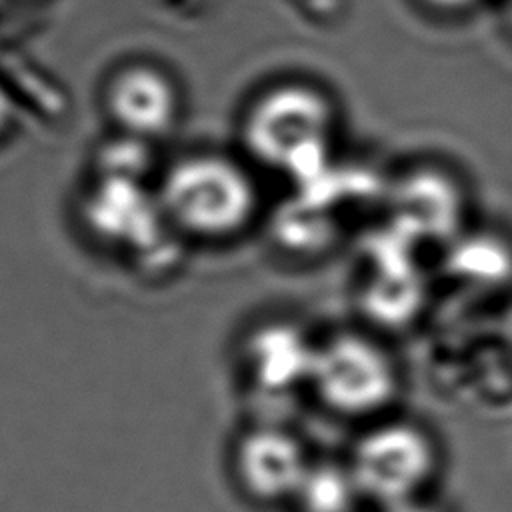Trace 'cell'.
Wrapping results in <instances>:
<instances>
[{"instance_id":"obj_1","label":"cell","mask_w":512,"mask_h":512,"mask_svg":"<svg viewBox=\"0 0 512 512\" xmlns=\"http://www.w3.org/2000/svg\"><path fill=\"white\" fill-rule=\"evenodd\" d=\"M256 166L238 150L196 148L170 158L154 178L162 218L176 238L228 244L262 214Z\"/></svg>"},{"instance_id":"obj_2","label":"cell","mask_w":512,"mask_h":512,"mask_svg":"<svg viewBox=\"0 0 512 512\" xmlns=\"http://www.w3.org/2000/svg\"><path fill=\"white\" fill-rule=\"evenodd\" d=\"M338 120V106L320 84L280 78L246 102L238 150L258 170L308 180L326 168Z\"/></svg>"},{"instance_id":"obj_3","label":"cell","mask_w":512,"mask_h":512,"mask_svg":"<svg viewBox=\"0 0 512 512\" xmlns=\"http://www.w3.org/2000/svg\"><path fill=\"white\" fill-rule=\"evenodd\" d=\"M398 360L368 326H338L316 336L308 388L330 412L370 418L390 408L400 392Z\"/></svg>"},{"instance_id":"obj_4","label":"cell","mask_w":512,"mask_h":512,"mask_svg":"<svg viewBox=\"0 0 512 512\" xmlns=\"http://www.w3.org/2000/svg\"><path fill=\"white\" fill-rule=\"evenodd\" d=\"M436 460L428 430L410 420H386L358 438L348 470L358 494L388 508L416 498L432 480Z\"/></svg>"},{"instance_id":"obj_5","label":"cell","mask_w":512,"mask_h":512,"mask_svg":"<svg viewBox=\"0 0 512 512\" xmlns=\"http://www.w3.org/2000/svg\"><path fill=\"white\" fill-rule=\"evenodd\" d=\"M100 104L120 136L150 144L176 130L182 120L184 94L166 66L130 58L106 74Z\"/></svg>"},{"instance_id":"obj_6","label":"cell","mask_w":512,"mask_h":512,"mask_svg":"<svg viewBox=\"0 0 512 512\" xmlns=\"http://www.w3.org/2000/svg\"><path fill=\"white\" fill-rule=\"evenodd\" d=\"M308 466L302 442L278 426H254L234 444L236 482L258 504L294 500Z\"/></svg>"},{"instance_id":"obj_7","label":"cell","mask_w":512,"mask_h":512,"mask_svg":"<svg viewBox=\"0 0 512 512\" xmlns=\"http://www.w3.org/2000/svg\"><path fill=\"white\" fill-rule=\"evenodd\" d=\"M390 200L400 224H410L418 236L454 240L464 232V186L442 166H410L392 182Z\"/></svg>"},{"instance_id":"obj_8","label":"cell","mask_w":512,"mask_h":512,"mask_svg":"<svg viewBox=\"0 0 512 512\" xmlns=\"http://www.w3.org/2000/svg\"><path fill=\"white\" fill-rule=\"evenodd\" d=\"M84 216L90 230L110 244L148 242L154 232L166 228L154 182L144 188L136 176L102 174L86 198Z\"/></svg>"},{"instance_id":"obj_9","label":"cell","mask_w":512,"mask_h":512,"mask_svg":"<svg viewBox=\"0 0 512 512\" xmlns=\"http://www.w3.org/2000/svg\"><path fill=\"white\" fill-rule=\"evenodd\" d=\"M316 336L288 320L260 324L244 342L250 378L272 392L308 384Z\"/></svg>"},{"instance_id":"obj_10","label":"cell","mask_w":512,"mask_h":512,"mask_svg":"<svg viewBox=\"0 0 512 512\" xmlns=\"http://www.w3.org/2000/svg\"><path fill=\"white\" fill-rule=\"evenodd\" d=\"M446 264L454 282L500 292L512 286V240L496 230H464L452 240Z\"/></svg>"},{"instance_id":"obj_11","label":"cell","mask_w":512,"mask_h":512,"mask_svg":"<svg viewBox=\"0 0 512 512\" xmlns=\"http://www.w3.org/2000/svg\"><path fill=\"white\" fill-rule=\"evenodd\" d=\"M358 494L348 468L336 464H310L294 496L302 512H350Z\"/></svg>"},{"instance_id":"obj_12","label":"cell","mask_w":512,"mask_h":512,"mask_svg":"<svg viewBox=\"0 0 512 512\" xmlns=\"http://www.w3.org/2000/svg\"><path fill=\"white\" fill-rule=\"evenodd\" d=\"M16 122V104L10 98L8 90L0 84V140L12 132Z\"/></svg>"},{"instance_id":"obj_13","label":"cell","mask_w":512,"mask_h":512,"mask_svg":"<svg viewBox=\"0 0 512 512\" xmlns=\"http://www.w3.org/2000/svg\"><path fill=\"white\" fill-rule=\"evenodd\" d=\"M424 6H428L434 12L442 14H462L474 6H478L482 0H420Z\"/></svg>"},{"instance_id":"obj_14","label":"cell","mask_w":512,"mask_h":512,"mask_svg":"<svg viewBox=\"0 0 512 512\" xmlns=\"http://www.w3.org/2000/svg\"><path fill=\"white\" fill-rule=\"evenodd\" d=\"M386 512H442V510L434 508L432 504L418 502L416 498H412V500H406V502H400V504L388 506V508H386Z\"/></svg>"},{"instance_id":"obj_15","label":"cell","mask_w":512,"mask_h":512,"mask_svg":"<svg viewBox=\"0 0 512 512\" xmlns=\"http://www.w3.org/2000/svg\"><path fill=\"white\" fill-rule=\"evenodd\" d=\"M508 22L512 26V0H510V6H508Z\"/></svg>"}]
</instances>
